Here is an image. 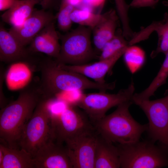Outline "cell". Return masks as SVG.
I'll list each match as a JSON object with an SVG mask.
<instances>
[{"label": "cell", "mask_w": 168, "mask_h": 168, "mask_svg": "<svg viewBox=\"0 0 168 168\" xmlns=\"http://www.w3.org/2000/svg\"><path fill=\"white\" fill-rule=\"evenodd\" d=\"M11 65L6 74V80L8 88L12 90L25 86L30 79V65L27 63L18 62Z\"/></svg>", "instance_id": "cell-21"}, {"label": "cell", "mask_w": 168, "mask_h": 168, "mask_svg": "<svg viewBox=\"0 0 168 168\" xmlns=\"http://www.w3.org/2000/svg\"><path fill=\"white\" fill-rule=\"evenodd\" d=\"M70 4L75 7L82 2V0H67Z\"/></svg>", "instance_id": "cell-32"}, {"label": "cell", "mask_w": 168, "mask_h": 168, "mask_svg": "<svg viewBox=\"0 0 168 168\" xmlns=\"http://www.w3.org/2000/svg\"><path fill=\"white\" fill-rule=\"evenodd\" d=\"M165 55V58L161 67L151 83L143 91L139 93H134L132 100H149L159 87L166 83L168 77V52Z\"/></svg>", "instance_id": "cell-22"}, {"label": "cell", "mask_w": 168, "mask_h": 168, "mask_svg": "<svg viewBox=\"0 0 168 168\" xmlns=\"http://www.w3.org/2000/svg\"><path fill=\"white\" fill-rule=\"evenodd\" d=\"M42 98L37 86H26L16 100L1 109V142L11 148H19L18 144L23 130Z\"/></svg>", "instance_id": "cell-2"}, {"label": "cell", "mask_w": 168, "mask_h": 168, "mask_svg": "<svg viewBox=\"0 0 168 168\" xmlns=\"http://www.w3.org/2000/svg\"><path fill=\"white\" fill-rule=\"evenodd\" d=\"M128 46L122 49L108 58L99 60L93 63L80 65H58L63 69L82 74L93 79L96 82L104 84L106 83L105 80V75L111 71L114 66L123 55Z\"/></svg>", "instance_id": "cell-14"}, {"label": "cell", "mask_w": 168, "mask_h": 168, "mask_svg": "<svg viewBox=\"0 0 168 168\" xmlns=\"http://www.w3.org/2000/svg\"><path fill=\"white\" fill-rule=\"evenodd\" d=\"M92 30L79 25L64 35L59 34L61 41L58 64L80 65L87 63L96 57L91 41Z\"/></svg>", "instance_id": "cell-6"}, {"label": "cell", "mask_w": 168, "mask_h": 168, "mask_svg": "<svg viewBox=\"0 0 168 168\" xmlns=\"http://www.w3.org/2000/svg\"><path fill=\"white\" fill-rule=\"evenodd\" d=\"M36 0H17L14 5L1 15L2 21L11 27L21 26L31 15L35 5Z\"/></svg>", "instance_id": "cell-19"}, {"label": "cell", "mask_w": 168, "mask_h": 168, "mask_svg": "<svg viewBox=\"0 0 168 168\" xmlns=\"http://www.w3.org/2000/svg\"><path fill=\"white\" fill-rule=\"evenodd\" d=\"M75 105H68L58 114H52L51 137L57 143L63 142L96 130L87 116Z\"/></svg>", "instance_id": "cell-7"}, {"label": "cell", "mask_w": 168, "mask_h": 168, "mask_svg": "<svg viewBox=\"0 0 168 168\" xmlns=\"http://www.w3.org/2000/svg\"><path fill=\"white\" fill-rule=\"evenodd\" d=\"M59 33L56 30L54 21L46 25L34 38L28 49L33 53L40 52L57 58L61 48Z\"/></svg>", "instance_id": "cell-16"}, {"label": "cell", "mask_w": 168, "mask_h": 168, "mask_svg": "<svg viewBox=\"0 0 168 168\" xmlns=\"http://www.w3.org/2000/svg\"><path fill=\"white\" fill-rule=\"evenodd\" d=\"M33 53L22 45L1 24L0 26V60L5 63L23 62L31 67L39 61L33 58Z\"/></svg>", "instance_id": "cell-12"}, {"label": "cell", "mask_w": 168, "mask_h": 168, "mask_svg": "<svg viewBox=\"0 0 168 168\" xmlns=\"http://www.w3.org/2000/svg\"><path fill=\"white\" fill-rule=\"evenodd\" d=\"M4 157L3 153L2 150L0 149V165L2 162Z\"/></svg>", "instance_id": "cell-33"}, {"label": "cell", "mask_w": 168, "mask_h": 168, "mask_svg": "<svg viewBox=\"0 0 168 168\" xmlns=\"http://www.w3.org/2000/svg\"><path fill=\"white\" fill-rule=\"evenodd\" d=\"M98 133H87L65 142L68 156L74 168H94Z\"/></svg>", "instance_id": "cell-10"}, {"label": "cell", "mask_w": 168, "mask_h": 168, "mask_svg": "<svg viewBox=\"0 0 168 168\" xmlns=\"http://www.w3.org/2000/svg\"><path fill=\"white\" fill-rule=\"evenodd\" d=\"M17 0H0V11H6L10 9Z\"/></svg>", "instance_id": "cell-29"}, {"label": "cell", "mask_w": 168, "mask_h": 168, "mask_svg": "<svg viewBox=\"0 0 168 168\" xmlns=\"http://www.w3.org/2000/svg\"><path fill=\"white\" fill-rule=\"evenodd\" d=\"M117 14L122 26L123 34L126 39L131 38L133 32L131 30L129 23L128 11L129 5L125 0H114Z\"/></svg>", "instance_id": "cell-27"}, {"label": "cell", "mask_w": 168, "mask_h": 168, "mask_svg": "<svg viewBox=\"0 0 168 168\" xmlns=\"http://www.w3.org/2000/svg\"><path fill=\"white\" fill-rule=\"evenodd\" d=\"M146 115L148 120L146 131L148 139L168 149V94L152 100H133Z\"/></svg>", "instance_id": "cell-9"}, {"label": "cell", "mask_w": 168, "mask_h": 168, "mask_svg": "<svg viewBox=\"0 0 168 168\" xmlns=\"http://www.w3.org/2000/svg\"><path fill=\"white\" fill-rule=\"evenodd\" d=\"M122 29L116 30L114 36L104 46L98 57L99 60L108 58L122 49L128 45Z\"/></svg>", "instance_id": "cell-25"}, {"label": "cell", "mask_w": 168, "mask_h": 168, "mask_svg": "<svg viewBox=\"0 0 168 168\" xmlns=\"http://www.w3.org/2000/svg\"><path fill=\"white\" fill-rule=\"evenodd\" d=\"M120 168V163L118 147L98 133L94 168Z\"/></svg>", "instance_id": "cell-17"}, {"label": "cell", "mask_w": 168, "mask_h": 168, "mask_svg": "<svg viewBox=\"0 0 168 168\" xmlns=\"http://www.w3.org/2000/svg\"><path fill=\"white\" fill-rule=\"evenodd\" d=\"M105 0H82V2L86 6L91 7H97L102 5Z\"/></svg>", "instance_id": "cell-30"}, {"label": "cell", "mask_w": 168, "mask_h": 168, "mask_svg": "<svg viewBox=\"0 0 168 168\" xmlns=\"http://www.w3.org/2000/svg\"><path fill=\"white\" fill-rule=\"evenodd\" d=\"M55 19V16L50 12L43 9H35L21 26L11 27L9 31L22 45L26 47L46 25L54 21Z\"/></svg>", "instance_id": "cell-13"}, {"label": "cell", "mask_w": 168, "mask_h": 168, "mask_svg": "<svg viewBox=\"0 0 168 168\" xmlns=\"http://www.w3.org/2000/svg\"><path fill=\"white\" fill-rule=\"evenodd\" d=\"M155 31L158 36L157 47L150 54L152 58L160 53L165 55L168 52V13L166 12L163 19L160 21H153L145 27H142L138 32H134L133 37L128 41L129 46L148 39L151 34Z\"/></svg>", "instance_id": "cell-15"}, {"label": "cell", "mask_w": 168, "mask_h": 168, "mask_svg": "<svg viewBox=\"0 0 168 168\" xmlns=\"http://www.w3.org/2000/svg\"><path fill=\"white\" fill-rule=\"evenodd\" d=\"M119 19L116 11H108L106 18L92 30L95 50L100 53L105 45L114 35Z\"/></svg>", "instance_id": "cell-18"}, {"label": "cell", "mask_w": 168, "mask_h": 168, "mask_svg": "<svg viewBox=\"0 0 168 168\" xmlns=\"http://www.w3.org/2000/svg\"><path fill=\"white\" fill-rule=\"evenodd\" d=\"M1 143L0 149L4 157L0 168H35L33 157L30 153L23 149L11 148Z\"/></svg>", "instance_id": "cell-20"}, {"label": "cell", "mask_w": 168, "mask_h": 168, "mask_svg": "<svg viewBox=\"0 0 168 168\" xmlns=\"http://www.w3.org/2000/svg\"><path fill=\"white\" fill-rule=\"evenodd\" d=\"M52 99L42 98L26 124L18 142L19 148L30 153L33 157L38 149L51 138Z\"/></svg>", "instance_id": "cell-5"}, {"label": "cell", "mask_w": 168, "mask_h": 168, "mask_svg": "<svg viewBox=\"0 0 168 168\" xmlns=\"http://www.w3.org/2000/svg\"><path fill=\"white\" fill-rule=\"evenodd\" d=\"M37 68L41 75L37 87L42 98L45 99H52L68 91L95 89L106 92L114 89L115 86V82L101 84L80 74L63 69L50 58L40 60Z\"/></svg>", "instance_id": "cell-1"}, {"label": "cell", "mask_w": 168, "mask_h": 168, "mask_svg": "<svg viewBox=\"0 0 168 168\" xmlns=\"http://www.w3.org/2000/svg\"><path fill=\"white\" fill-rule=\"evenodd\" d=\"M134 91V83L132 81L127 88L120 90L116 94L104 91L83 93L75 105L82 110L93 124L104 117L111 108L131 101Z\"/></svg>", "instance_id": "cell-8"}, {"label": "cell", "mask_w": 168, "mask_h": 168, "mask_svg": "<svg viewBox=\"0 0 168 168\" xmlns=\"http://www.w3.org/2000/svg\"><path fill=\"white\" fill-rule=\"evenodd\" d=\"M162 4L165 6L168 7V1H164L162 2Z\"/></svg>", "instance_id": "cell-34"}, {"label": "cell", "mask_w": 168, "mask_h": 168, "mask_svg": "<svg viewBox=\"0 0 168 168\" xmlns=\"http://www.w3.org/2000/svg\"><path fill=\"white\" fill-rule=\"evenodd\" d=\"M159 0H133L129 6L133 8L149 7H154Z\"/></svg>", "instance_id": "cell-28"}, {"label": "cell", "mask_w": 168, "mask_h": 168, "mask_svg": "<svg viewBox=\"0 0 168 168\" xmlns=\"http://www.w3.org/2000/svg\"><path fill=\"white\" fill-rule=\"evenodd\" d=\"M35 168H73L67 149L50 138L33 157Z\"/></svg>", "instance_id": "cell-11"}, {"label": "cell", "mask_w": 168, "mask_h": 168, "mask_svg": "<svg viewBox=\"0 0 168 168\" xmlns=\"http://www.w3.org/2000/svg\"><path fill=\"white\" fill-rule=\"evenodd\" d=\"M108 11L102 14L95 13L87 9L76 8L71 15L73 22L90 28L92 30L106 17Z\"/></svg>", "instance_id": "cell-23"}, {"label": "cell", "mask_w": 168, "mask_h": 168, "mask_svg": "<svg viewBox=\"0 0 168 168\" xmlns=\"http://www.w3.org/2000/svg\"><path fill=\"white\" fill-rule=\"evenodd\" d=\"M75 8L67 0H62L59 11L55 16L59 30L63 32H67L70 30L73 23L71 15Z\"/></svg>", "instance_id": "cell-26"}, {"label": "cell", "mask_w": 168, "mask_h": 168, "mask_svg": "<svg viewBox=\"0 0 168 168\" xmlns=\"http://www.w3.org/2000/svg\"><path fill=\"white\" fill-rule=\"evenodd\" d=\"M42 9L46 10L50 7L52 4L53 0H36Z\"/></svg>", "instance_id": "cell-31"}, {"label": "cell", "mask_w": 168, "mask_h": 168, "mask_svg": "<svg viewBox=\"0 0 168 168\" xmlns=\"http://www.w3.org/2000/svg\"><path fill=\"white\" fill-rule=\"evenodd\" d=\"M132 103L130 101L120 104L113 112L94 123L97 133L113 143L124 144L139 141L147 129L148 124H141L132 117L129 108Z\"/></svg>", "instance_id": "cell-3"}, {"label": "cell", "mask_w": 168, "mask_h": 168, "mask_svg": "<svg viewBox=\"0 0 168 168\" xmlns=\"http://www.w3.org/2000/svg\"><path fill=\"white\" fill-rule=\"evenodd\" d=\"M120 168H159L168 167V149L150 139L117 144Z\"/></svg>", "instance_id": "cell-4"}, {"label": "cell", "mask_w": 168, "mask_h": 168, "mask_svg": "<svg viewBox=\"0 0 168 168\" xmlns=\"http://www.w3.org/2000/svg\"><path fill=\"white\" fill-rule=\"evenodd\" d=\"M123 55L124 63L129 72L132 74L140 69L145 62V52L138 46H128Z\"/></svg>", "instance_id": "cell-24"}]
</instances>
